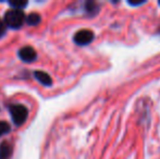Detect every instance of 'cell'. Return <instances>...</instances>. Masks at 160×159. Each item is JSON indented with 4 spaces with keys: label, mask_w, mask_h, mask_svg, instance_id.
I'll return each mask as SVG.
<instances>
[{
    "label": "cell",
    "mask_w": 160,
    "mask_h": 159,
    "mask_svg": "<svg viewBox=\"0 0 160 159\" xmlns=\"http://www.w3.org/2000/svg\"><path fill=\"white\" fill-rule=\"evenodd\" d=\"M34 77L40 84L45 85V86H50L52 84V80H51L50 75L44 71H36V72H34Z\"/></svg>",
    "instance_id": "8992f818"
},
{
    "label": "cell",
    "mask_w": 160,
    "mask_h": 159,
    "mask_svg": "<svg viewBox=\"0 0 160 159\" xmlns=\"http://www.w3.org/2000/svg\"><path fill=\"white\" fill-rule=\"evenodd\" d=\"M12 121L17 125H22L28 118V109L22 105H13L10 107Z\"/></svg>",
    "instance_id": "7a4b0ae2"
},
{
    "label": "cell",
    "mask_w": 160,
    "mask_h": 159,
    "mask_svg": "<svg viewBox=\"0 0 160 159\" xmlns=\"http://www.w3.org/2000/svg\"><path fill=\"white\" fill-rule=\"evenodd\" d=\"M25 21L28 25L36 26L40 23V15L38 13H31L28 15V17H25Z\"/></svg>",
    "instance_id": "ba28073f"
},
{
    "label": "cell",
    "mask_w": 160,
    "mask_h": 159,
    "mask_svg": "<svg viewBox=\"0 0 160 159\" xmlns=\"http://www.w3.org/2000/svg\"><path fill=\"white\" fill-rule=\"evenodd\" d=\"M11 146L7 142H2L0 144V159H8L11 155Z\"/></svg>",
    "instance_id": "52a82bcc"
},
{
    "label": "cell",
    "mask_w": 160,
    "mask_h": 159,
    "mask_svg": "<svg viewBox=\"0 0 160 159\" xmlns=\"http://www.w3.org/2000/svg\"><path fill=\"white\" fill-rule=\"evenodd\" d=\"M25 21V15L22 10L19 9H11L4 15V23L11 28H19L23 25Z\"/></svg>",
    "instance_id": "6da1fadb"
},
{
    "label": "cell",
    "mask_w": 160,
    "mask_h": 159,
    "mask_svg": "<svg viewBox=\"0 0 160 159\" xmlns=\"http://www.w3.org/2000/svg\"><path fill=\"white\" fill-rule=\"evenodd\" d=\"M158 4H159V6H160V1H158Z\"/></svg>",
    "instance_id": "4fadbf2b"
},
{
    "label": "cell",
    "mask_w": 160,
    "mask_h": 159,
    "mask_svg": "<svg viewBox=\"0 0 160 159\" xmlns=\"http://www.w3.org/2000/svg\"><path fill=\"white\" fill-rule=\"evenodd\" d=\"M10 131V125L6 121H0V136L4 135V134L9 133Z\"/></svg>",
    "instance_id": "9c48e42d"
},
{
    "label": "cell",
    "mask_w": 160,
    "mask_h": 159,
    "mask_svg": "<svg viewBox=\"0 0 160 159\" xmlns=\"http://www.w3.org/2000/svg\"><path fill=\"white\" fill-rule=\"evenodd\" d=\"M19 57L21 58V60H23L24 62H32L36 59L37 55H36V51L34 50L33 47L25 46L20 49Z\"/></svg>",
    "instance_id": "277c9868"
},
{
    "label": "cell",
    "mask_w": 160,
    "mask_h": 159,
    "mask_svg": "<svg viewBox=\"0 0 160 159\" xmlns=\"http://www.w3.org/2000/svg\"><path fill=\"white\" fill-rule=\"evenodd\" d=\"M26 4H28L26 1H11L10 2V6H12L13 9H19V10H22Z\"/></svg>",
    "instance_id": "30bf717a"
},
{
    "label": "cell",
    "mask_w": 160,
    "mask_h": 159,
    "mask_svg": "<svg viewBox=\"0 0 160 159\" xmlns=\"http://www.w3.org/2000/svg\"><path fill=\"white\" fill-rule=\"evenodd\" d=\"M159 32H160V31H159Z\"/></svg>",
    "instance_id": "5bb4252c"
},
{
    "label": "cell",
    "mask_w": 160,
    "mask_h": 159,
    "mask_svg": "<svg viewBox=\"0 0 160 159\" xmlns=\"http://www.w3.org/2000/svg\"><path fill=\"white\" fill-rule=\"evenodd\" d=\"M128 3L130 4L131 7H139V6H142V4L145 3V1H135V2H133V1H131V0H128Z\"/></svg>",
    "instance_id": "8fae6325"
},
{
    "label": "cell",
    "mask_w": 160,
    "mask_h": 159,
    "mask_svg": "<svg viewBox=\"0 0 160 159\" xmlns=\"http://www.w3.org/2000/svg\"><path fill=\"white\" fill-rule=\"evenodd\" d=\"M99 9H100V6L95 1H86L84 3V11L87 17H95L96 14H98Z\"/></svg>",
    "instance_id": "5b68a950"
},
{
    "label": "cell",
    "mask_w": 160,
    "mask_h": 159,
    "mask_svg": "<svg viewBox=\"0 0 160 159\" xmlns=\"http://www.w3.org/2000/svg\"><path fill=\"white\" fill-rule=\"evenodd\" d=\"M95 38V34L91 30H81L75 33L73 37V40L78 46H86L91 44Z\"/></svg>",
    "instance_id": "3957f363"
},
{
    "label": "cell",
    "mask_w": 160,
    "mask_h": 159,
    "mask_svg": "<svg viewBox=\"0 0 160 159\" xmlns=\"http://www.w3.org/2000/svg\"><path fill=\"white\" fill-rule=\"evenodd\" d=\"M4 32H6V26H4L3 22L0 21V37H1L2 35L4 34Z\"/></svg>",
    "instance_id": "7c38bea8"
}]
</instances>
